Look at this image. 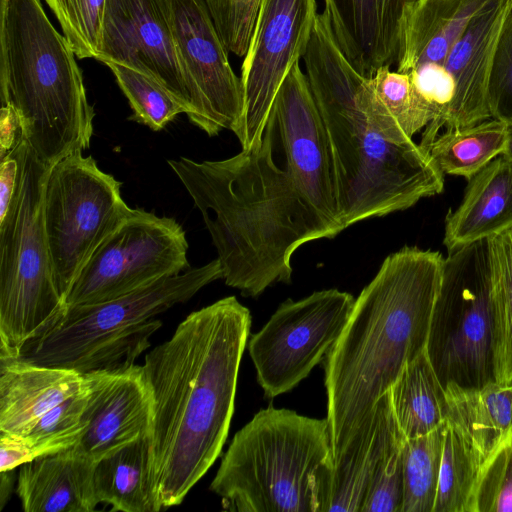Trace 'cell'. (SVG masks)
Returning <instances> with one entry per match:
<instances>
[{"instance_id":"cell-15","label":"cell","mask_w":512,"mask_h":512,"mask_svg":"<svg viewBox=\"0 0 512 512\" xmlns=\"http://www.w3.org/2000/svg\"><path fill=\"white\" fill-rule=\"evenodd\" d=\"M270 115L280 136L285 169L319 214L340 233L343 229L330 145L299 62L282 82Z\"/></svg>"},{"instance_id":"cell-17","label":"cell","mask_w":512,"mask_h":512,"mask_svg":"<svg viewBox=\"0 0 512 512\" xmlns=\"http://www.w3.org/2000/svg\"><path fill=\"white\" fill-rule=\"evenodd\" d=\"M84 375L88 397L84 430L73 446L78 452L98 461L149 436L152 399L142 366L126 364Z\"/></svg>"},{"instance_id":"cell-38","label":"cell","mask_w":512,"mask_h":512,"mask_svg":"<svg viewBox=\"0 0 512 512\" xmlns=\"http://www.w3.org/2000/svg\"><path fill=\"white\" fill-rule=\"evenodd\" d=\"M226 49L245 56L261 0H204Z\"/></svg>"},{"instance_id":"cell-32","label":"cell","mask_w":512,"mask_h":512,"mask_svg":"<svg viewBox=\"0 0 512 512\" xmlns=\"http://www.w3.org/2000/svg\"><path fill=\"white\" fill-rule=\"evenodd\" d=\"M481 458L463 433L445 418L443 450L433 512H465Z\"/></svg>"},{"instance_id":"cell-27","label":"cell","mask_w":512,"mask_h":512,"mask_svg":"<svg viewBox=\"0 0 512 512\" xmlns=\"http://www.w3.org/2000/svg\"><path fill=\"white\" fill-rule=\"evenodd\" d=\"M93 482L98 503L111 505L113 511L162 510L152 483L149 436L96 461Z\"/></svg>"},{"instance_id":"cell-22","label":"cell","mask_w":512,"mask_h":512,"mask_svg":"<svg viewBox=\"0 0 512 512\" xmlns=\"http://www.w3.org/2000/svg\"><path fill=\"white\" fill-rule=\"evenodd\" d=\"M96 461L73 446L20 466L16 493L25 512H92Z\"/></svg>"},{"instance_id":"cell-29","label":"cell","mask_w":512,"mask_h":512,"mask_svg":"<svg viewBox=\"0 0 512 512\" xmlns=\"http://www.w3.org/2000/svg\"><path fill=\"white\" fill-rule=\"evenodd\" d=\"M507 139L508 124L489 118L474 125L439 133L427 151L443 174L469 180L504 153Z\"/></svg>"},{"instance_id":"cell-39","label":"cell","mask_w":512,"mask_h":512,"mask_svg":"<svg viewBox=\"0 0 512 512\" xmlns=\"http://www.w3.org/2000/svg\"><path fill=\"white\" fill-rule=\"evenodd\" d=\"M487 101L492 118L512 123V7H509L493 54Z\"/></svg>"},{"instance_id":"cell-23","label":"cell","mask_w":512,"mask_h":512,"mask_svg":"<svg viewBox=\"0 0 512 512\" xmlns=\"http://www.w3.org/2000/svg\"><path fill=\"white\" fill-rule=\"evenodd\" d=\"M467 182L462 201L445 218L447 251L512 229V161L499 155Z\"/></svg>"},{"instance_id":"cell-35","label":"cell","mask_w":512,"mask_h":512,"mask_svg":"<svg viewBox=\"0 0 512 512\" xmlns=\"http://www.w3.org/2000/svg\"><path fill=\"white\" fill-rule=\"evenodd\" d=\"M85 376V375H84ZM88 397L84 387L42 416L22 437L36 458L74 446L84 430V412Z\"/></svg>"},{"instance_id":"cell-26","label":"cell","mask_w":512,"mask_h":512,"mask_svg":"<svg viewBox=\"0 0 512 512\" xmlns=\"http://www.w3.org/2000/svg\"><path fill=\"white\" fill-rule=\"evenodd\" d=\"M361 105L373 126L387 140L404 144L430 123V115L408 74L384 66L366 77Z\"/></svg>"},{"instance_id":"cell-13","label":"cell","mask_w":512,"mask_h":512,"mask_svg":"<svg viewBox=\"0 0 512 512\" xmlns=\"http://www.w3.org/2000/svg\"><path fill=\"white\" fill-rule=\"evenodd\" d=\"M316 0H261L241 67L244 112L235 133L242 149L264 135L275 96L303 58L317 19Z\"/></svg>"},{"instance_id":"cell-40","label":"cell","mask_w":512,"mask_h":512,"mask_svg":"<svg viewBox=\"0 0 512 512\" xmlns=\"http://www.w3.org/2000/svg\"><path fill=\"white\" fill-rule=\"evenodd\" d=\"M35 458L33 449L22 436L0 432V471L14 470Z\"/></svg>"},{"instance_id":"cell-36","label":"cell","mask_w":512,"mask_h":512,"mask_svg":"<svg viewBox=\"0 0 512 512\" xmlns=\"http://www.w3.org/2000/svg\"><path fill=\"white\" fill-rule=\"evenodd\" d=\"M75 55L97 58L106 0H45Z\"/></svg>"},{"instance_id":"cell-21","label":"cell","mask_w":512,"mask_h":512,"mask_svg":"<svg viewBox=\"0 0 512 512\" xmlns=\"http://www.w3.org/2000/svg\"><path fill=\"white\" fill-rule=\"evenodd\" d=\"M85 376L0 354V432L25 435L52 408L79 392Z\"/></svg>"},{"instance_id":"cell-14","label":"cell","mask_w":512,"mask_h":512,"mask_svg":"<svg viewBox=\"0 0 512 512\" xmlns=\"http://www.w3.org/2000/svg\"><path fill=\"white\" fill-rule=\"evenodd\" d=\"M173 35L191 100L190 122L209 136L234 134L244 112L241 78L204 0H170Z\"/></svg>"},{"instance_id":"cell-20","label":"cell","mask_w":512,"mask_h":512,"mask_svg":"<svg viewBox=\"0 0 512 512\" xmlns=\"http://www.w3.org/2000/svg\"><path fill=\"white\" fill-rule=\"evenodd\" d=\"M396 427L388 390L341 454L323 470L316 493L317 512H361Z\"/></svg>"},{"instance_id":"cell-2","label":"cell","mask_w":512,"mask_h":512,"mask_svg":"<svg viewBox=\"0 0 512 512\" xmlns=\"http://www.w3.org/2000/svg\"><path fill=\"white\" fill-rule=\"evenodd\" d=\"M274 131L269 116L262 140L233 157L168 160L203 217L222 279L246 297L289 284L294 252L309 241L338 234L274 161Z\"/></svg>"},{"instance_id":"cell-42","label":"cell","mask_w":512,"mask_h":512,"mask_svg":"<svg viewBox=\"0 0 512 512\" xmlns=\"http://www.w3.org/2000/svg\"><path fill=\"white\" fill-rule=\"evenodd\" d=\"M503 155L512 161V123L508 124V139Z\"/></svg>"},{"instance_id":"cell-30","label":"cell","mask_w":512,"mask_h":512,"mask_svg":"<svg viewBox=\"0 0 512 512\" xmlns=\"http://www.w3.org/2000/svg\"><path fill=\"white\" fill-rule=\"evenodd\" d=\"M492 263L493 378L512 384V229L488 239Z\"/></svg>"},{"instance_id":"cell-16","label":"cell","mask_w":512,"mask_h":512,"mask_svg":"<svg viewBox=\"0 0 512 512\" xmlns=\"http://www.w3.org/2000/svg\"><path fill=\"white\" fill-rule=\"evenodd\" d=\"M96 60L143 72L163 85L191 113L177 55L170 0H106Z\"/></svg>"},{"instance_id":"cell-9","label":"cell","mask_w":512,"mask_h":512,"mask_svg":"<svg viewBox=\"0 0 512 512\" xmlns=\"http://www.w3.org/2000/svg\"><path fill=\"white\" fill-rule=\"evenodd\" d=\"M445 387L493 381L492 263L488 239L448 251L426 343Z\"/></svg>"},{"instance_id":"cell-8","label":"cell","mask_w":512,"mask_h":512,"mask_svg":"<svg viewBox=\"0 0 512 512\" xmlns=\"http://www.w3.org/2000/svg\"><path fill=\"white\" fill-rule=\"evenodd\" d=\"M49 167L26 140L22 176L0 216V354L18 356L64 306L54 280L43 219Z\"/></svg>"},{"instance_id":"cell-37","label":"cell","mask_w":512,"mask_h":512,"mask_svg":"<svg viewBox=\"0 0 512 512\" xmlns=\"http://www.w3.org/2000/svg\"><path fill=\"white\" fill-rule=\"evenodd\" d=\"M404 440L397 425L373 474L361 512H401Z\"/></svg>"},{"instance_id":"cell-19","label":"cell","mask_w":512,"mask_h":512,"mask_svg":"<svg viewBox=\"0 0 512 512\" xmlns=\"http://www.w3.org/2000/svg\"><path fill=\"white\" fill-rule=\"evenodd\" d=\"M507 0H494L469 24L448 54L443 72L452 92L446 130L492 118L488 78L498 37L508 11Z\"/></svg>"},{"instance_id":"cell-18","label":"cell","mask_w":512,"mask_h":512,"mask_svg":"<svg viewBox=\"0 0 512 512\" xmlns=\"http://www.w3.org/2000/svg\"><path fill=\"white\" fill-rule=\"evenodd\" d=\"M419 0H324L340 49L361 74L397 62L406 21Z\"/></svg>"},{"instance_id":"cell-41","label":"cell","mask_w":512,"mask_h":512,"mask_svg":"<svg viewBox=\"0 0 512 512\" xmlns=\"http://www.w3.org/2000/svg\"><path fill=\"white\" fill-rule=\"evenodd\" d=\"M0 480V510H2L9 499L14 485L13 470L0 471Z\"/></svg>"},{"instance_id":"cell-34","label":"cell","mask_w":512,"mask_h":512,"mask_svg":"<svg viewBox=\"0 0 512 512\" xmlns=\"http://www.w3.org/2000/svg\"><path fill=\"white\" fill-rule=\"evenodd\" d=\"M465 512H512V426L481 463Z\"/></svg>"},{"instance_id":"cell-4","label":"cell","mask_w":512,"mask_h":512,"mask_svg":"<svg viewBox=\"0 0 512 512\" xmlns=\"http://www.w3.org/2000/svg\"><path fill=\"white\" fill-rule=\"evenodd\" d=\"M302 59L330 145L343 230L443 192L444 174L426 149L393 143L369 121L360 101L367 76L346 58L324 12Z\"/></svg>"},{"instance_id":"cell-3","label":"cell","mask_w":512,"mask_h":512,"mask_svg":"<svg viewBox=\"0 0 512 512\" xmlns=\"http://www.w3.org/2000/svg\"><path fill=\"white\" fill-rule=\"evenodd\" d=\"M443 262L438 251L405 246L384 259L356 298L322 361L332 462L426 348Z\"/></svg>"},{"instance_id":"cell-25","label":"cell","mask_w":512,"mask_h":512,"mask_svg":"<svg viewBox=\"0 0 512 512\" xmlns=\"http://www.w3.org/2000/svg\"><path fill=\"white\" fill-rule=\"evenodd\" d=\"M446 419L483 460L512 426V384L496 381L480 387L445 386Z\"/></svg>"},{"instance_id":"cell-43","label":"cell","mask_w":512,"mask_h":512,"mask_svg":"<svg viewBox=\"0 0 512 512\" xmlns=\"http://www.w3.org/2000/svg\"><path fill=\"white\" fill-rule=\"evenodd\" d=\"M508 7H512V0H507Z\"/></svg>"},{"instance_id":"cell-6","label":"cell","mask_w":512,"mask_h":512,"mask_svg":"<svg viewBox=\"0 0 512 512\" xmlns=\"http://www.w3.org/2000/svg\"><path fill=\"white\" fill-rule=\"evenodd\" d=\"M331 448L327 418L269 406L234 435L210 490L226 511L317 512Z\"/></svg>"},{"instance_id":"cell-28","label":"cell","mask_w":512,"mask_h":512,"mask_svg":"<svg viewBox=\"0 0 512 512\" xmlns=\"http://www.w3.org/2000/svg\"><path fill=\"white\" fill-rule=\"evenodd\" d=\"M389 391L393 414L405 439L427 434L445 421V387L426 348L405 365Z\"/></svg>"},{"instance_id":"cell-10","label":"cell","mask_w":512,"mask_h":512,"mask_svg":"<svg viewBox=\"0 0 512 512\" xmlns=\"http://www.w3.org/2000/svg\"><path fill=\"white\" fill-rule=\"evenodd\" d=\"M121 185L82 153L66 156L48 170L43 219L57 290L65 300L97 247L132 213Z\"/></svg>"},{"instance_id":"cell-1","label":"cell","mask_w":512,"mask_h":512,"mask_svg":"<svg viewBox=\"0 0 512 512\" xmlns=\"http://www.w3.org/2000/svg\"><path fill=\"white\" fill-rule=\"evenodd\" d=\"M251 322L248 308L225 297L190 313L145 356L151 477L162 509L179 505L222 451Z\"/></svg>"},{"instance_id":"cell-33","label":"cell","mask_w":512,"mask_h":512,"mask_svg":"<svg viewBox=\"0 0 512 512\" xmlns=\"http://www.w3.org/2000/svg\"><path fill=\"white\" fill-rule=\"evenodd\" d=\"M129 101L130 120L153 131L163 129L186 108L159 82L134 68L116 62H105Z\"/></svg>"},{"instance_id":"cell-7","label":"cell","mask_w":512,"mask_h":512,"mask_svg":"<svg viewBox=\"0 0 512 512\" xmlns=\"http://www.w3.org/2000/svg\"><path fill=\"white\" fill-rule=\"evenodd\" d=\"M221 278L215 259L109 301L64 305L16 357L81 374L133 364L161 327L157 315Z\"/></svg>"},{"instance_id":"cell-5","label":"cell","mask_w":512,"mask_h":512,"mask_svg":"<svg viewBox=\"0 0 512 512\" xmlns=\"http://www.w3.org/2000/svg\"><path fill=\"white\" fill-rule=\"evenodd\" d=\"M0 84L36 157L47 167L90 147L94 108L64 35L41 0H1Z\"/></svg>"},{"instance_id":"cell-31","label":"cell","mask_w":512,"mask_h":512,"mask_svg":"<svg viewBox=\"0 0 512 512\" xmlns=\"http://www.w3.org/2000/svg\"><path fill=\"white\" fill-rule=\"evenodd\" d=\"M444 427L445 421L427 434L404 440L401 512H433L441 466Z\"/></svg>"},{"instance_id":"cell-11","label":"cell","mask_w":512,"mask_h":512,"mask_svg":"<svg viewBox=\"0 0 512 512\" xmlns=\"http://www.w3.org/2000/svg\"><path fill=\"white\" fill-rule=\"evenodd\" d=\"M188 242L173 218L143 209L131 215L94 251L64 305L109 301L188 270Z\"/></svg>"},{"instance_id":"cell-24","label":"cell","mask_w":512,"mask_h":512,"mask_svg":"<svg viewBox=\"0 0 512 512\" xmlns=\"http://www.w3.org/2000/svg\"><path fill=\"white\" fill-rule=\"evenodd\" d=\"M494 0H419L405 24L397 71L443 68L472 20Z\"/></svg>"},{"instance_id":"cell-12","label":"cell","mask_w":512,"mask_h":512,"mask_svg":"<svg viewBox=\"0 0 512 512\" xmlns=\"http://www.w3.org/2000/svg\"><path fill=\"white\" fill-rule=\"evenodd\" d=\"M355 300L347 292L328 289L279 305L247 343L266 398L289 392L322 363L342 333Z\"/></svg>"}]
</instances>
